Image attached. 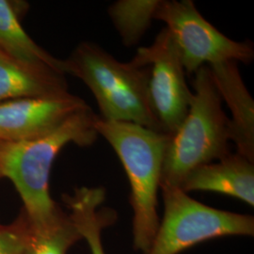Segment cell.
I'll return each mask as SVG.
<instances>
[{
	"label": "cell",
	"instance_id": "1",
	"mask_svg": "<svg viewBox=\"0 0 254 254\" xmlns=\"http://www.w3.org/2000/svg\"><path fill=\"white\" fill-rule=\"evenodd\" d=\"M97 119L98 115L88 108L46 136L17 142L0 140V173L9 178L18 191L31 227H51L66 217L49 193L52 165L67 144L89 147L96 141Z\"/></svg>",
	"mask_w": 254,
	"mask_h": 254
},
{
	"label": "cell",
	"instance_id": "2",
	"mask_svg": "<svg viewBox=\"0 0 254 254\" xmlns=\"http://www.w3.org/2000/svg\"><path fill=\"white\" fill-rule=\"evenodd\" d=\"M64 73L80 79L107 122L130 123L163 133L149 94L150 68L121 63L100 46L82 42L64 61Z\"/></svg>",
	"mask_w": 254,
	"mask_h": 254
},
{
	"label": "cell",
	"instance_id": "3",
	"mask_svg": "<svg viewBox=\"0 0 254 254\" xmlns=\"http://www.w3.org/2000/svg\"><path fill=\"white\" fill-rule=\"evenodd\" d=\"M95 129L112 147L126 171L133 209L134 248L145 254L160 222L157 193L169 136L130 123L107 122L99 116Z\"/></svg>",
	"mask_w": 254,
	"mask_h": 254
},
{
	"label": "cell",
	"instance_id": "4",
	"mask_svg": "<svg viewBox=\"0 0 254 254\" xmlns=\"http://www.w3.org/2000/svg\"><path fill=\"white\" fill-rule=\"evenodd\" d=\"M193 97L188 114L169 136L161 184L180 187L192 170L231 154L230 128L222 99L207 65L194 73Z\"/></svg>",
	"mask_w": 254,
	"mask_h": 254
},
{
	"label": "cell",
	"instance_id": "5",
	"mask_svg": "<svg viewBox=\"0 0 254 254\" xmlns=\"http://www.w3.org/2000/svg\"><path fill=\"white\" fill-rule=\"evenodd\" d=\"M164 215L145 254H179L200 242L222 236L254 235V218L213 208L178 187L160 184Z\"/></svg>",
	"mask_w": 254,
	"mask_h": 254
},
{
	"label": "cell",
	"instance_id": "6",
	"mask_svg": "<svg viewBox=\"0 0 254 254\" xmlns=\"http://www.w3.org/2000/svg\"><path fill=\"white\" fill-rule=\"evenodd\" d=\"M154 19L166 25L187 74H194L204 65L254 61L252 42L225 36L200 14L192 0H160Z\"/></svg>",
	"mask_w": 254,
	"mask_h": 254
},
{
	"label": "cell",
	"instance_id": "7",
	"mask_svg": "<svg viewBox=\"0 0 254 254\" xmlns=\"http://www.w3.org/2000/svg\"><path fill=\"white\" fill-rule=\"evenodd\" d=\"M131 63L150 68L149 94L164 134L172 136L186 118L193 92L173 39L166 27L151 46L139 47Z\"/></svg>",
	"mask_w": 254,
	"mask_h": 254
},
{
	"label": "cell",
	"instance_id": "8",
	"mask_svg": "<svg viewBox=\"0 0 254 254\" xmlns=\"http://www.w3.org/2000/svg\"><path fill=\"white\" fill-rule=\"evenodd\" d=\"M88 108L85 101L71 93L0 103V140L17 142L46 136Z\"/></svg>",
	"mask_w": 254,
	"mask_h": 254
},
{
	"label": "cell",
	"instance_id": "9",
	"mask_svg": "<svg viewBox=\"0 0 254 254\" xmlns=\"http://www.w3.org/2000/svg\"><path fill=\"white\" fill-rule=\"evenodd\" d=\"M222 102L231 111L230 138L236 153L254 162V100L248 91L236 62L207 65Z\"/></svg>",
	"mask_w": 254,
	"mask_h": 254
},
{
	"label": "cell",
	"instance_id": "10",
	"mask_svg": "<svg viewBox=\"0 0 254 254\" xmlns=\"http://www.w3.org/2000/svg\"><path fill=\"white\" fill-rule=\"evenodd\" d=\"M191 191L224 194L254 206V162L241 154H229L217 162L203 164L192 170L179 187Z\"/></svg>",
	"mask_w": 254,
	"mask_h": 254
},
{
	"label": "cell",
	"instance_id": "11",
	"mask_svg": "<svg viewBox=\"0 0 254 254\" xmlns=\"http://www.w3.org/2000/svg\"><path fill=\"white\" fill-rule=\"evenodd\" d=\"M68 93L64 73L27 67L0 51V103L21 98L58 97Z\"/></svg>",
	"mask_w": 254,
	"mask_h": 254
},
{
	"label": "cell",
	"instance_id": "12",
	"mask_svg": "<svg viewBox=\"0 0 254 254\" xmlns=\"http://www.w3.org/2000/svg\"><path fill=\"white\" fill-rule=\"evenodd\" d=\"M0 51L27 67L65 74L64 61L49 54L27 35L6 0H0Z\"/></svg>",
	"mask_w": 254,
	"mask_h": 254
},
{
	"label": "cell",
	"instance_id": "13",
	"mask_svg": "<svg viewBox=\"0 0 254 254\" xmlns=\"http://www.w3.org/2000/svg\"><path fill=\"white\" fill-rule=\"evenodd\" d=\"M106 200L103 188L76 189L73 195H64L69 218L81 238L85 239L91 254H106L102 244V231L116 217L114 211L102 207Z\"/></svg>",
	"mask_w": 254,
	"mask_h": 254
},
{
	"label": "cell",
	"instance_id": "14",
	"mask_svg": "<svg viewBox=\"0 0 254 254\" xmlns=\"http://www.w3.org/2000/svg\"><path fill=\"white\" fill-rule=\"evenodd\" d=\"M160 0H118L108 9L124 46H136L154 19Z\"/></svg>",
	"mask_w": 254,
	"mask_h": 254
},
{
	"label": "cell",
	"instance_id": "15",
	"mask_svg": "<svg viewBox=\"0 0 254 254\" xmlns=\"http://www.w3.org/2000/svg\"><path fill=\"white\" fill-rule=\"evenodd\" d=\"M79 239L81 236L68 215L57 224L44 229L31 227L27 220L22 254H66Z\"/></svg>",
	"mask_w": 254,
	"mask_h": 254
},
{
	"label": "cell",
	"instance_id": "16",
	"mask_svg": "<svg viewBox=\"0 0 254 254\" xmlns=\"http://www.w3.org/2000/svg\"><path fill=\"white\" fill-rule=\"evenodd\" d=\"M26 226V217L10 226L0 225V254H22Z\"/></svg>",
	"mask_w": 254,
	"mask_h": 254
},
{
	"label": "cell",
	"instance_id": "17",
	"mask_svg": "<svg viewBox=\"0 0 254 254\" xmlns=\"http://www.w3.org/2000/svg\"><path fill=\"white\" fill-rule=\"evenodd\" d=\"M0 178H2V175H1V173H0Z\"/></svg>",
	"mask_w": 254,
	"mask_h": 254
}]
</instances>
